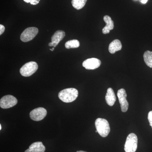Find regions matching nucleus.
<instances>
[{"instance_id": "obj_9", "label": "nucleus", "mask_w": 152, "mask_h": 152, "mask_svg": "<svg viewBox=\"0 0 152 152\" xmlns=\"http://www.w3.org/2000/svg\"><path fill=\"white\" fill-rule=\"evenodd\" d=\"M101 64L100 60L96 58H91L85 60L83 66L88 70H94L99 68Z\"/></svg>"}, {"instance_id": "obj_24", "label": "nucleus", "mask_w": 152, "mask_h": 152, "mask_svg": "<svg viewBox=\"0 0 152 152\" xmlns=\"http://www.w3.org/2000/svg\"><path fill=\"white\" fill-rule=\"evenodd\" d=\"M1 129V125L0 124V130Z\"/></svg>"}, {"instance_id": "obj_6", "label": "nucleus", "mask_w": 152, "mask_h": 152, "mask_svg": "<svg viewBox=\"0 0 152 152\" xmlns=\"http://www.w3.org/2000/svg\"><path fill=\"white\" fill-rule=\"evenodd\" d=\"M17 103L16 98L12 95H7L1 99L0 107L3 109H8L16 105Z\"/></svg>"}, {"instance_id": "obj_4", "label": "nucleus", "mask_w": 152, "mask_h": 152, "mask_svg": "<svg viewBox=\"0 0 152 152\" xmlns=\"http://www.w3.org/2000/svg\"><path fill=\"white\" fill-rule=\"evenodd\" d=\"M38 69L36 62L31 61L25 64L20 69V73L25 77H30L37 72Z\"/></svg>"}, {"instance_id": "obj_5", "label": "nucleus", "mask_w": 152, "mask_h": 152, "mask_svg": "<svg viewBox=\"0 0 152 152\" xmlns=\"http://www.w3.org/2000/svg\"><path fill=\"white\" fill-rule=\"evenodd\" d=\"M39 30L37 28H28L26 29L21 34V40L24 42H29L35 38Z\"/></svg>"}, {"instance_id": "obj_14", "label": "nucleus", "mask_w": 152, "mask_h": 152, "mask_svg": "<svg viewBox=\"0 0 152 152\" xmlns=\"http://www.w3.org/2000/svg\"><path fill=\"white\" fill-rule=\"evenodd\" d=\"M122 48L121 43L118 39L114 40L109 45V51L111 54H114L115 52L121 50Z\"/></svg>"}, {"instance_id": "obj_25", "label": "nucleus", "mask_w": 152, "mask_h": 152, "mask_svg": "<svg viewBox=\"0 0 152 152\" xmlns=\"http://www.w3.org/2000/svg\"><path fill=\"white\" fill-rule=\"evenodd\" d=\"M96 133H97V132H98L96 130Z\"/></svg>"}, {"instance_id": "obj_11", "label": "nucleus", "mask_w": 152, "mask_h": 152, "mask_svg": "<svg viewBox=\"0 0 152 152\" xmlns=\"http://www.w3.org/2000/svg\"><path fill=\"white\" fill-rule=\"evenodd\" d=\"M45 147L42 142H37L32 144L25 152H45Z\"/></svg>"}, {"instance_id": "obj_3", "label": "nucleus", "mask_w": 152, "mask_h": 152, "mask_svg": "<svg viewBox=\"0 0 152 152\" xmlns=\"http://www.w3.org/2000/svg\"><path fill=\"white\" fill-rule=\"evenodd\" d=\"M137 137L134 133H131L128 135L125 144L126 152H135L137 148Z\"/></svg>"}, {"instance_id": "obj_13", "label": "nucleus", "mask_w": 152, "mask_h": 152, "mask_svg": "<svg viewBox=\"0 0 152 152\" xmlns=\"http://www.w3.org/2000/svg\"><path fill=\"white\" fill-rule=\"evenodd\" d=\"M105 99L106 102L109 106L114 105L115 102L116 100V98L113 90L112 88H110L108 89L105 96Z\"/></svg>"}, {"instance_id": "obj_20", "label": "nucleus", "mask_w": 152, "mask_h": 152, "mask_svg": "<svg viewBox=\"0 0 152 152\" xmlns=\"http://www.w3.org/2000/svg\"><path fill=\"white\" fill-rule=\"evenodd\" d=\"M5 30V28L3 25L1 24L0 25V35H2L4 32Z\"/></svg>"}, {"instance_id": "obj_7", "label": "nucleus", "mask_w": 152, "mask_h": 152, "mask_svg": "<svg viewBox=\"0 0 152 152\" xmlns=\"http://www.w3.org/2000/svg\"><path fill=\"white\" fill-rule=\"evenodd\" d=\"M47 114L46 110L43 107L37 108L33 110L30 113V117L32 120L39 121L43 119Z\"/></svg>"}, {"instance_id": "obj_12", "label": "nucleus", "mask_w": 152, "mask_h": 152, "mask_svg": "<svg viewBox=\"0 0 152 152\" xmlns=\"http://www.w3.org/2000/svg\"><path fill=\"white\" fill-rule=\"evenodd\" d=\"M104 21L106 23V26L103 28L102 32L104 34H109L111 30L113 29L114 28V22L111 18L108 15L104 17Z\"/></svg>"}, {"instance_id": "obj_1", "label": "nucleus", "mask_w": 152, "mask_h": 152, "mask_svg": "<svg viewBox=\"0 0 152 152\" xmlns=\"http://www.w3.org/2000/svg\"><path fill=\"white\" fill-rule=\"evenodd\" d=\"M78 96V91L74 88H69L60 91L58 97L61 100L66 103H70L75 100Z\"/></svg>"}, {"instance_id": "obj_18", "label": "nucleus", "mask_w": 152, "mask_h": 152, "mask_svg": "<svg viewBox=\"0 0 152 152\" xmlns=\"http://www.w3.org/2000/svg\"><path fill=\"white\" fill-rule=\"evenodd\" d=\"M25 2L30 3L31 4L33 5H36L39 2L40 0H23Z\"/></svg>"}, {"instance_id": "obj_16", "label": "nucleus", "mask_w": 152, "mask_h": 152, "mask_svg": "<svg viewBox=\"0 0 152 152\" xmlns=\"http://www.w3.org/2000/svg\"><path fill=\"white\" fill-rule=\"evenodd\" d=\"M87 1V0H72V4L75 9L79 10L84 7Z\"/></svg>"}, {"instance_id": "obj_15", "label": "nucleus", "mask_w": 152, "mask_h": 152, "mask_svg": "<svg viewBox=\"0 0 152 152\" xmlns=\"http://www.w3.org/2000/svg\"><path fill=\"white\" fill-rule=\"evenodd\" d=\"M144 61L149 67L152 68V52L147 50L143 55Z\"/></svg>"}, {"instance_id": "obj_23", "label": "nucleus", "mask_w": 152, "mask_h": 152, "mask_svg": "<svg viewBox=\"0 0 152 152\" xmlns=\"http://www.w3.org/2000/svg\"><path fill=\"white\" fill-rule=\"evenodd\" d=\"M77 152H87L84 151H77Z\"/></svg>"}, {"instance_id": "obj_22", "label": "nucleus", "mask_w": 152, "mask_h": 152, "mask_svg": "<svg viewBox=\"0 0 152 152\" xmlns=\"http://www.w3.org/2000/svg\"><path fill=\"white\" fill-rule=\"evenodd\" d=\"M55 48H54V47H53V48L50 49V50H51L52 51H53L54 50Z\"/></svg>"}, {"instance_id": "obj_21", "label": "nucleus", "mask_w": 152, "mask_h": 152, "mask_svg": "<svg viewBox=\"0 0 152 152\" xmlns=\"http://www.w3.org/2000/svg\"><path fill=\"white\" fill-rule=\"evenodd\" d=\"M148 1V0H141V2L142 4H145Z\"/></svg>"}, {"instance_id": "obj_2", "label": "nucleus", "mask_w": 152, "mask_h": 152, "mask_svg": "<svg viewBox=\"0 0 152 152\" xmlns=\"http://www.w3.org/2000/svg\"><path fill=\"white\" fill-rule=\"evenodd\" d=\"M95 124L96 130L101 137H106L108 135L110 131V128L107 120L98 118L95 121Z\"/></svg>"}, {"instance_id": "obj_8", "label": "nucleus", "mask_w": 152, "mask_h": 152, "mask_svg": "<svg viewBox=\"0 0 152 152\" xmlns=\"http://www.w3.org/2000/svg\"><path fill=\"white\" fill-rule=\"evenodd\" d=\"M117 96L121 104L122 112L125 113L127 111L129 108V103L126 99L127 94L124 89L121 88L119 90L117 93Z\"/></svg>"}, {"instance_id": "obj_10", "label": "nucleus", "mask_w": 152, "mask_h": 152, "mask_svg": "<svg viewBox=\"0 0 152 152\" xmlns=\"http://www.w3.org/2000/svg\"><path fill=\"white\" fill-rule=\"evenodd\" d=\"M65 33L64 31L58 30L52 36L51 42L49 43L48 45L50 47L55 48L59 43L60 42L64 39L65 36Z\"/></svg>"}, {"instance_id": "obj_19", "label": "nucleus", "mask_w": 152, "mask_h": 152, "mask_svg": "<svg viewBox=\"0 0 152 152\" xmlns=\"http://www.w3.org/2000/svg\"><path fill=\"white\" fill-rule=\"evenodd\" d=\"M148 120L150 123V125L152 128V111H150L148 114Z\"/></svg>"}, {"instance_id": "obj_17", "label": "nucleus", "mask_w": 152, "mask_h": 152, "mask_svg": "<svg viewBox=\"0 0 152 152\" xmlns=\"http://www.w3.org/2000/svg\"><path fill=\"white\" fill-rule=\"evenodd\" d=\"M80 46V42L76 39L71 40L68 41L65 44V47L67 49L77 48Z\"/></svg>"}]
</instances>
